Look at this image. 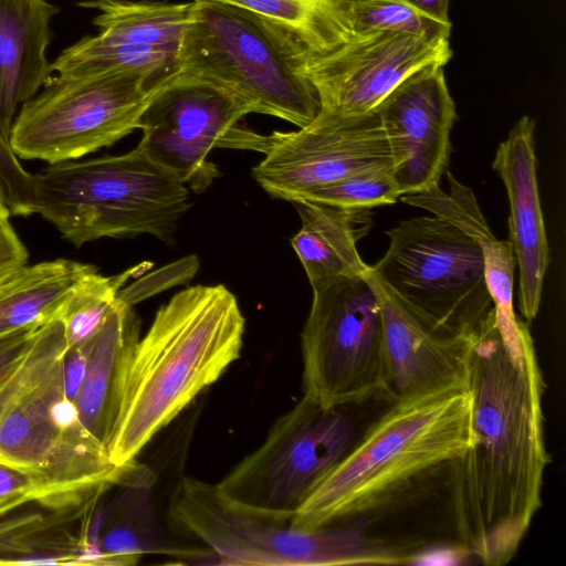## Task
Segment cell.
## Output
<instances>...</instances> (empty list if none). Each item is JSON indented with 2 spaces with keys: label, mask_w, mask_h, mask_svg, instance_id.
Listing matches in <instances>:
<instances>
[{
  "label": "cell",
  "mask_w": 566,
  "mask_h": 566,
  "mask_svg": "<svg viewBox=\"0 0 566 566\" xmlns=\"http://www.w3.org/2000/svg\"><path fill=\"white\" fill-rule=\"evenodd\" d=\"M468 387L473 444L449 472L451 515L469 555L500 566L514 558L542 505L549 455L535 346L512 356L494 308L475 335Z\"/></svg>",
  "instance_id": "obj_1"
},
{
  "label": "cell",
  "mask_w": 566,
  "mask_h": 566,
  "mask_svg": "<svg viewBox=\"0 0 566 566\" xmlns=\"http://www.w3.org/2000/svg\"><path fill=\"white\" fill-rule=\"evenodd\" d=\"M244 317L224 285H195L159 307L133 346L107 444L118 467L136 462L151 438L239 359Z\"/></svg>",
  "instance_id": "obj_2"
},
{
  "label": "cell",
  "mask_w": 566,
  "mask_h": 566,
  "mask_svg": "<svg viewBox=\"0 0 566 566\" xmlns=\"http://www.w3.org/2000/svg\"><path fill=\"white\" fill-rule=\"evenodd\" d=\"M472 444L469 387L391 402L314 489L291 525L314 530L366 521L449 474Z\"/></svg>",
  "instance_id": "obj_3"
},
{
  "label": "cell",
  "mask_w": 566,
  "mask_h": 566,
  "mask_svg": "<svg viewBox=\"0 0 566 566\" xmlns=\"http://www.w3.org/2000/svg\"><path fill=\"white\" fill-rule=\"evenodd\" d=\"M190 207L189 189L137 145L32 175L28 216L38 213L71 243L150 234L166 243Z\"/></svg>",
  "instance_id": "obj_4"
},
{
  "label": "cell",
  "mask_w": 566,
  "mask_h": 566,
  "mask_svg": "<svg viewBox=\"0 0 566 566\" xmlns=\"http://www.w3.org/2000/svg\"><path fill=\"white\" fill-rule=\"evenodd\" d=\"M64 325H42L23 363L0 389V461L43 475L57 486L125 484L138 468L115 465L83 427L64 389Z\"/></svg>",
  "instance_id": "obj_5"
},
{
  "label": "cell",
  "mask_w": 566,
  "mask_h": 566,
  "mask_svg": "<svg viewBox=\"0 0 566 566\" xmlns=\"http://www.w3.org/2000/svg\"><path fill=\"white\" fill-rule=\"evenodd\" d=\"M305 51L256 15L218 0H193L178 52V75L209 83L250 113L298 128L319 112L301 71Z\"/></svg>",
  "instance_id": "obj_6"
},
{
  "label": "cell",
  "mask_w": 566,
  "mask_h": 566,
  "mask_svg": "<svg viewBox=\"0 0 566 566\" xmlns=\"http://www.w3.org/2000/svg\"><path fill=\"white\" fill-rule=\"evenodd\" d=\"M170 515L205 543L222 564L266 566L400 565L410 555L374 538L366 521L314 530L229 500L217 484L182 476L172 492Z\"/></svg>",
  "instance_id": "obj_7"
},
{
  "label": "cell",
  "mask_w": 566,
  "mask_h": 566,
  "mask_svg": "<svg viewBox=\"0 0 566 566\" xmlns=\"http://www.w3.org/2000/svg\"><path fill=\"white\" fill-rule=\"evenodd\" d=\"M387 234L386 253L370 266L378 281L434 328L476 334L494 308L478 242L437 216L403 220Z\"/></svg>",
  "instance_id": "obj_8"
},
{
  "label": "cell",
  "mask_w": 566,
  "mask_h": 566,
  "mask_svg": "<svg viewBox=\"0 0 566 566\" xmlns=\"http://www.w3.org/2000/svg\"><path fill=\"white\" fill-rule=\"evenodd\" d=\"M175 77L54 74L40 94L21 105L11 126L10 146L19 158L48 164L111 146L139 128L150 101Z\"/></svg>",
  "instance_id": "obj_9"
},
{
  "label": "cell",
  "mask_w": 566,
  "mask_h": 566,
  "mask_svg": "<svg viewBox=\"0 0 566 566\" xmlns=\"http://www.w3.org/2000/svg\"><path fill=\"white\" fill-rule=\"evenodd\" d=\"M346 408L303 396L273 423L262 446L217 484L219 490L241 506L292 520L358 439Z\"/></svg>",
  "instance_id": "obj_10"
},
{
  "label": "cell",
  "mask_w": 566,
  "mask_h": 566,
  "mask_svg": "<svg viewBox=\"0 0 566 566\" xmlns=\"http://www.w3.org/2000/svg\"><path fill=\"white\" fill-rule=\"evenodd\" d=\"M312 289L301 334L304 396L326 407L381 396L382 316L367 272Z\"/></svg>",
  "instance_id": "obj_11"
},
{
  "label": "cell",
  "mask_w": 566,
  "mask_h": 566,
  "mask_svg": "<svg viewBox=\"0 0 566 566\" xmlns=\"http://www.w3.org/2000/svg\"><path fill=\"white\" fill-rule=\"evenodd\" d=\"M248 114L249 109L229 93L177 74L144 111L138 146L199 193L220 175L218 166L208 160L213 148L266 151L270 135L239 124Z\"/></svg>",
  "instance_id": "obj_12"
},
{
  "label": "cell",
  "mask_w": 566,
  "mask_h": 566,
  "mask_svg": "<svg viewBox=\"0 0 566 566\" xmlns=\"http://www.w3.org/2000/svg\"><path fill=\"white\" fill-rule=\"evenodd\" d=\"M384 168H392V158L376 109L350 116L319 111L295 132H273L252 176L271 197L291 202L321 186Z\"/></svg>",
  "instance_id": "obj_13"
},
{
  "label": "cell",
  "mask_w": 566,
  "mask_h": 566,
  "mask_svg": "<svg viewBox=\"0 0 566 566\" xmlns=\"http://www.w3.org/2000/svg\"><path fill=\"white\" fill-rule=\"evenodd\" d=\"M451 57L449 39L366 29L326 54H304L300 67L319 111L350 116L376 109L408 76L429 65L444 66Z\"/></svg>",
  "instance_id": "obj_14"
},
{
  "label": "cell",
  "mask_w": 566,
  "mask_h": 566,
  "mask_svg": "<svg viewBox=\"0 0 566 566\" xmlns=\"http://www.w3.org/2000/svg\"><path fill=\"white\" fill-rule=\"evenodd\" d=\"M401 196L439 185L451 151L455 105L442 65H429L397 85L376 107Z\"/></svg>",
  "instance_id": "obj_15"
},
{
  "label": "cell",
  "mask_w": 566,
  "mask_h": 566,
  "mask_svg": "<svg viewBox=\"0 0 566 566\" xmlns=\"http://www.w3.org/2000/svg\"><path fill=\"white\" fill-rule=\"evenodd\" d=\"M111 482L55 488L0 510V565L101 564L90 536Z\"/></svg>",
  "instance_id": "obj_16"
},
{
  "label": "cell",
  "mask_w": 566,
  "mask_h": 566,
  "mask_svg": "<svg viewBox=\"0 0 566 566\" xmlns=\"http://www.w3.org/2000/svg\"><path fill=\"white\" fill-rule=\"evenodd\" d=\"M371 282L382 316V389L390 402L433 391L468 387L475 335L460 336L420 318L376 277Z\"/></svg>",
  "instance_id": "obj_17"
},
{
  "label": "cell",
  "mask_w": 566,
  "mask_h": 566,
  "mask_svg": "<svg viewBox=\"0 0 566 566\" xmlns=\"http://www.w3.org/2000/svg\"><path fill=\"white\" fill-rule=\"evenodd\" d=\"M534 128L531 117H521L499 145L492 164L509 197V240L518 265V307L526 323L537 315L549 264L536 177Z\"/></svg>",
  "instance_id": "obj_18"
},
{
  "label": "cell",
  "mask_w": 566,
  "mask_h": 566,
  "mask_svg": "<svg viewBox=\"0 0 566 566\" xmlns=\"http://www.w3.org/2000/svg\"><path fill=\"white\" fill-rule=\"evenodd\" d=\"M449 191L432 186L421 192L403 195L401 201L430 211L462 229L481 248L486 285L493 302L495 324L512 356L520 357L534 344L528 323L514 311L516 260L510 240H499L491 231L471 188L446 170Z\"/></svg>",
  "instance_id": "obj_19"
},
{
  "label": "cell",
  "mask_w": 566,
  "mask_h": 566,
  "mask_svg": "<svg viewBox=\"0 0 566 566\" xmlns=\"http://www.w3.org/2000/svg\"><path fill=\"white\" fill-rule=\"evenodd\" d=\"M57 12L48 0H0V135L7 140L18 107L53 75L46 49Z\"/></svg>",
  "instance_id": "obj_20"
},
{
  "label": "cell",
  "mask_w": 566,
  "mask_h": 566,
  "mask_svg": "<svg viewBox=\"0 0 566 566\" xmlns=\"http://www.w3.org/2000/svg\"><path fill=\"white\" fill-rule=\"evenodd\" d=\"M139 331L140 322L134 307L118 301L98 333L81 347L86 355V369L74 402L83 427L106 451L126 361L140 337Z\"/></svg>",
  "instance_id": "obj_21"
},
{
  "label": "cell",
  "mask_w": 566,
  "mask_h": 566,
  "mask_svg": "<svg viewBox=\"0 0 566 566\" xmlns=\"http://www.w3.org/2000/svg\"><path fill=\"white\" fill-rule=\"evenodd\" d=\"M301 229L291 239L312 286L339 276L359 275L367 265L357 242L371 228V209H350L316 201H291Z\"/></svg>",
  "instance_id": "obj_22"
},
{
  "label": "cell",
  "mask_w": 566,
  "mask_h": 566,
  "mask_svg": "<svg viewBox=\"0 0 566 566\" xmlns=\"http://www.w3.org/2000/svg\"><path fill=\"white\" fill-rule=\"evenodd\" d=\"M96 268L57 259L22 265L0 280V337L55 318L75 285Z\"/></svg>",
  "instance_id": "obj_23"
},
{
  "label": "cell",
  "mask_w": 566,
  "mask_h": 566,
  "mask_svg": "<svg viewBox=\"0 0 566 566\" xmlns=\"http://www.w3.org/2000/svg\"><path fill=\"white\" fill-rule=\"evenodd\" d=\"M243 9L283 32L308 55L326 54L355 32L353 0H218Z\"/></svg>",
  "instance_id": "obj_24"
},
{
  "label": "cell",
  "mask_w": 566,
  "mask_h": 566,
  "mask_svg": "<svg viewBox=\"0 0 566 566\" xmlns=\"http://www.w3.org/2000/svg\"><path fill=\"white\" fill-rule=\"evenodd\" d=\"M78 6L97 12L94 24L101 36L178 55L192 1L84 0Z\"/></svg>",
  "instance_id": "obj_25"
},
{
  "label": "cell",
  "mask_w": 566,
  "mask_h": 566,
  "mask_svg": "<svg viewBox=\"0 0 566 566\" xmlns=\"http://www.w3.org/2000/svg\"><path fill=\"white\" fill-rule=\"evenodd\" d=\"M177 61L178 55L171 52L116 42L96 34L66 48L51 63V70L72 77L137 73L166 80L178 74Z\"/></svg>",
  "instance_id": "obj_26"
},
{
  "label": "cell",
  "mask_w": 566,
  "mask_h": 566,
  "mask_svg": "<svg viewBox=\"0 0 566 566\" xmlns=\"http://www.w3.org/2000/svg\"><path fill=\"white\" fill-rule=\"evenodd\" d=\"M136 270L104 276L97 269L71 291L55 318L62 321L67 347H83L103 327L117 305V293Z\"/></svg>",
  "instance_id": "obj_27"
},
{
  "label": "cell",
  "mask_w": 566,
  "mask_h": 566,
  "mask_svg": "<svg viewBox=\"0 0 566 566\" xmlns=\"http://www.w3.org/2000/svg\"><path fill=\"white\" fill-rule=\"evenodd\" d=\"M356 30H382L424 39L450 38L452 23L438 21L407 0H353Z\"/></svg>",
  "instance_id": "obj_28"
},
{
  "label": "cell",
  "mask_w": 566,
  "mask_h": 566,
  "mask_svg": "<svg viewBox=\"0 0 566 566\" xmlns=\"http://www.w3.org/2000/svg\"><path fill=\"white\" fill-rule=\"evenodd\" d=\"M399 197L392 168H384L361 171L321 186L298 199L339 208L371 209L380 205L395 203Z\"/></svg>",
  "instance_id": "obj_29"
},
{
  "label": "cell",
  "mask_w": 566,
  "mask_h": 566,
  "mask_svg": "<svg viewBox=\"0 0 566 566\" xmlns=\"http://www.w3.org/2000/svg\"><path fill=\"white\" fill-rule=\"evenodd\" d=\"M199 265L197 255L185 256L122 287L117 293V300L134 307L137 303L175 285L188 283L197 274Z\"/></svg>",
  "instance_id": "obj_30"
},
{
  "label": "cell",
  "mask_w": 566,
  "mask_h": 566,
  "mask_svg": "<svg viewBox=\"0 0 566 566\" xmlns=\"http://www.w3.org/2000/svg\"><path fill=\"white\" fill-rule=\"evenodd\" d=\"M55 488L39 473L0 461V510Z\"/></svg>",
  "instance_id": "obj_31"
},
{
  "label": "cell",
  "mask_w": 566,
  "mask_h": 566,
  "mask_svg": "<svg viewBox=\"0 0 566 566\" xmlns=\"http://www.w3.org/2000/svg\"><path fill=\"white\" fill-rule=\"evenodd\" d=\"M39 328L24 329L0 337V389L23 363Z\"/></svg>",
  "instance_id": "obj_32"
},
{
  "label": "cell",
  "mask_w": 566,
  "mask_h": 566,
  "mask_svg": "<svg viewBox=\"0 0 566 566\" xmlns=\"http://www.w3.org/2000/svg\"><path fill=\"white\" fill-rule=\"evenodd\" d=\"M28 252L10 222L0 227V280L27 264Z\"/></svg>",
  "instance_id": "obj_33"
},
{
  "label": "cell",
  "mask_w": 566,
  "mask_h": 566,
  "mask_svg": "<svg viewBox=\"0 0 566 566\" xmlns=\"http://www.w3.org/2000/svg\"><path fill=\"white\" fill-rule=\"evenodd\" d=\"M86 355L81 347H67L63 357L65 395L75 401L85 377Z\"/></svg>",
  "instance_id": "obj_34"
},
{
  "label": "cell",
  "mask_w": 566,
  "mask_h": 566,
  "mask_svg": "<svg viewBox=\"0 0 566 566\" xmlns=\"http://www.w3.org/2000/svg\"><path fill=\"white\" fill-rule=\"evenodd\" d=\"M427 15L442 22H450L448 9L450 0H407Z\"/></svg>",
  "instance_id": "obj_35"
},
{
  "label": "cell",
  "mask_w": 566,
  "mask_h": 566,
  "mask_svg": "<svg viewBox=\"0 0 566 566\" xmlns=\"http://www.w3.org/2000/svg\"><path fill=\"white\" fill-rule=\"evenodd\" d=\"M10 209L6 200L4 192L0 185V227L9 223Z\"/></svg>",
  "instance_id": "obj_36"
},
{
  "label": "cell",
  "mask_w": 566,
  "mask_h": 566,
  "mask_svg": "<svg viewBox=\"0 0 566 566\" xmlns=\"http://www.w3.org/2000/svg\"><path fill=\"white\" fill-rule=\"evenodd\" d=\"M0 137H2V136L0 135ZM2 138H3V137H2ZM3 139H4V138H3ZM6 140H7V139H6Z\"/></svg>",
  "instance_id": "obj_37"
}]
</instances>
